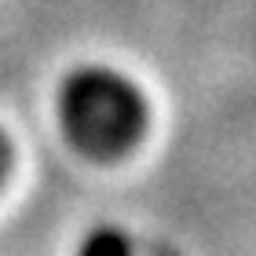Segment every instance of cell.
I'll return each mask as SVG.
<instances>
[{"label":"cell","instance_id":"1","mask_svg":"<svg viewBox=\"0 0 256 256\" xmlns=\"http://www.w3.org/2000/svg\"><path fill=\"white\" fill-rule=\"evenodd\" d=\"M59 118L80 154L110 161L128 154L146 132V96L110 66H80L59 92Z\"/></svg>","mask_w":256,"mask_h":256},{"label":"cell","instance_id":"2","mask_svg":"<svg viewBox=\"0 0 256 256\" xmlns=\"http://www.w3.org/2000/svg\"><path fill=\"white\" fill-rule=\"evenodd\" d=\"M132 246H128V234L114 224H102V227H92L84 242L77 246V256H128Z\"/></svg>","mask_w":256,"mask_h":256},{"label":"cell","instance_id":"3","mask_svg":"<svg viewBox=\"0 0 256 256\" xmlns=\"http://www.w3.org/2000/svg\"><path fill=\"white\" fill-rule=\"evenodd\" d=\"M8 168H11V139H8L4 132H0V183H4Z\"/></svg>","mask_w":256,"mask_h":256}]
</instances>
